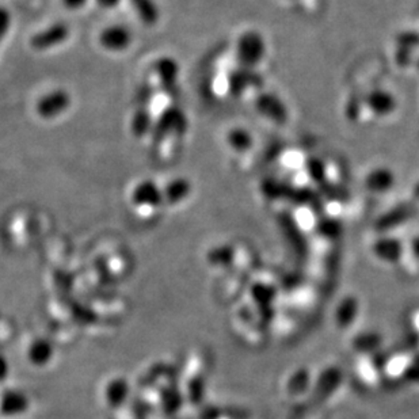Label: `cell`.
<instances>
[{"mask_svg":"<svg viewBox=\"0 0 419 419\" xmlns=\"http://www.w3.org/2000/svg\"><path fill=\"white\" fill-rule=\"evenodd\" d=\"M95 1L102 8H114L121 3V0H95Z\"/></svg>","mask_w":419,"mask_h":419,"instance_id":"cell-18","label":"cell"},{"mask_svg":"<svg viewBox=\"0 0 419 419\" xmlns=\"http://www.w3.org/2000/svg\"><path fill=\"white\" fill-rule=\"evenodd\" d=\"M151 99H152V89L149 85H144L139 92V101L142 106H146Z\"/></svg>","mask_w":419,"mask_h":419,"instance_id":"cell-16","label":"cell"},{"mask_svg":"<svg viewBox=\"0 0 419 419\" xmlns=\"http://www.w3.org/2000/svg\"><path fill=\"white\" fill-rule=\"evenodd\" d=\"M0 408L4 415H17L27 408V399L19 392H7L1 399Z\"/></svg>","mask_w":419,"mask_h":419,"instance_id":"cell-10","label":"cell"},{"mask_svg":"<svg viewBox=\"0 0 419 419\" xmlns=\"http://www.w3.org/2000/svg\"><path fill=\"white\" fill-rule=\"evenodd\" d=\"M193 185L183 177H178L165 185L163 189V197L165 202L171 205H177L182 201L187 200L192 194Z\"/></svg>","mask_w":419,"mask_h":419,"instance_id":"cell-7","label":"cell"},{"mask_svg":"<svg viewBox=\"0 0 419 419\" xmlns=\"http://www.w3.org/2000/svg\"><path fill=\"white\" fill-rule=\"evenodd\" d=\"M128 387L124 380H115L110 384L106 392V398L111 406H120L127 398Z\"/></svg>","mask_w":419,"mask_h":419,"instance_id":"cell-13","label":"cell"},{"mask_svg":"<svg viewBox=\"0 0 419 419\" xmlns=\"http://www.w3.org/2000/svg\"><path fill=\"white\" fill-rule=\"evenodd\" d=\"M99 44L109 52H123L132 44V33L123 25H111L101 32Z\"/></svg>","mask_w":419,"mask_h":419,"instance_id":"cell-4","label":"cell"},{"mask_svg":"<svg viewBox=\"0 0 419 419\" xmlns=\"http://www.w3.org/2000/svg\"><path fill=\"white\" fill-rule=\"evenodd\" d=\"M154 118H152V113L151 110L148 109L146 106H139L137 110L133 114L132 123H130V128H132V133L136 137H144L151 130H154Z\"/></svg>","mask_w":419,"mask_h":419,"instance_id":"cell-8","label":"cell"},{"mask_svg":"<svg viewBox=\"0 0 419 419\" xmlns=\"http://www.w3.org/2000/svg\"><path fill=\"white\" fill-rule=\"evenodd\" d=\"M132 201L139 208H158L163 204V190L154 181L146 180L133 189Z\"/></svg>","mask_w":419,"mask_h":419,"instance_id":"cell-5","label":"cell"},{"mask_svg":"<svg viewBox=\"0 0 419 419\" xmlns=\"http://www.w3.org/2000/svg\"><path fill=\"white\" fill-rule=\"evenodd\" d=\"M228 139H230L231 146L237 148V149H244V148L250 146V136L244 130H240V129L232 130L230 133Z\"/></svg>","mask_w":419,"mask_h":419,"instance_id":"cell-14","label":"cell"},{"mask_svg":"<svg viewBox=\"0 0 419 419\" xmlns=\"http://www.w3.org/2000/svg\"><path fill=\"white\" fill-rule=\"evenodd\" d=\"M140 20L146 26H155L159 20V8L155 0H130Z\"/></svg>","mask_w":419,"mask_h":419,"instance_id":"cell-9","label":"cell"},{"mask_svg":"<svg viewBox=\"0 0 419 419\" xmlns=\"http://www.w3.org/2000/svg\"><path fill=\"white\" fill-rule=\"evenodd\" d=\"M87 1L89 0H63L64 6L67 8H71V10H79V8H82L83 6L87 4Z\"/></svg>","mask_w":419,"mask_h":419,"instance_id":"cell-17","label":"cell"},{"mask_svg":"<svg viewBox=\"0 0 419 419\" xmlns=\"http://www.w3.org/2000/svg\"><path fill=\"white\" fill-rule=\"evenodd\" d=\"M10 25H11L10 13L4 7H0V42L7 35V32L10 29Z\"/></svg>","mask_w":419,"mask_h":419,"instance_id":"cell-15","label":"cell"},{"mask_svg":"<svg viewBox=\"0 0 419 419\" xmlns=\"http://www.w3.org/2000/svg\"><path fill=\"white\" fill-rule=\"evenodd\" d=\"M73 104V96L67 90L56 89L42 95L36 104V113L44 120H54L64 114Z\"/></svg>","mask_w":419,"mask_h":419,"instance_id":"cell-2","label":"cell"},{"mask_svg":"<svg viewBox=\"0 0 419 419\" xmlns=\"http://www.w3.org/2000/svg\"><path fill=\"white\" fill-rule=\"evenodd\" d=\"M52 347L45 341H38L29 350V358L36 365L45 364L51 360Z\"/></svg>","mask_w":419,"mask_h":419,"instance_id":"cell-12","label":"cell"},{"mask_svg":"<svg viewBox=\"0 0 419 419\" xmlns=\"http://www.w3.org/2000/svg\"><path fill=\"white\" fill-rule=\"evenodd\" d=\"M187 118L185 111L178 106H170L164 109L154 125V139L156 142H162L168 136L181 137L186 133Z\"/></svg>","mask_w":419,"mask_h":419,"instance_id":"cell-1","label":"cell"},{"mask_svg":"<svg viewBox=\"0 0 419 419\" xmlns=\"http://www.w3.org/2000/svg\"><path fill=\"white\" fill-rule=\"evenodd\" d=\"M8 368H7V361L0 356V382L4 380V377L7 376Z\"/></svg>","mask_w":419,"mask_h":419,"instance_id":"cell-19","label":"cell"},{"mask_svg":"<svg viewBox=\"0 0 419 419\" xmlns=\"http://www.w3.org/2000/svg\"><path fill=\"white\" fill-rule=\"evenodd\" d=\"M71 36L70 26L65 23H55L49 27L39 30L30 38V46L35 51H48L63 45Z\"/></svg>","mask_w":419,"mask_h":419,"instance_id":"cell-3","label":"cell"},{"mask_svg":"<svg viewBox=\"0 0 419 419\" xmlns=\"http://www.w3.org/2000/svg\"><path fill=\"white\" fill-rule=\"evenodd\" d=\"M154 71L167 92H173L177 87L181 67L174 57L163 56L158 58L154 64Z\"/></svg>","mask_w":419,"mask_h":419,"instance_id":"cell-6","label":"cell"},{"mask_svg":"<svg viewBox=\"0 0 419 419\" xmlns=\"http://www.w3.org/2000/svg\"><path fill=\"white\" fill-rule=\"evenodd\" d=\"M239 56L244 63H253L259 57V42L254 35L242 37L239 42Z\"/></svg>","mask_w":419,"mask_h":419,"instance_id":"cell-11","label":"cell"}]
</instances>
